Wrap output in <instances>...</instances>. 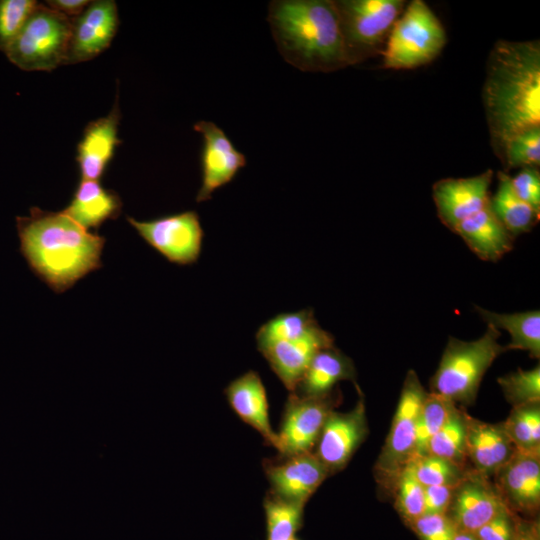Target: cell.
Segmentation results:
<instances>
[{"label":"cell","instance_id":"37","mask_svg":"<svg viewBox=\"0 0 540 540\" xmlns=\"http://www.w3.org/2000/svg\"><path fill=\"white\" fill-rule=\"evenodd\" d=\"M409 524L421 540H454L458 531L448 514H423Z\"/></svg>","mask_w":540,"mask_h":540},{"label":"cell","instance_id":"12","mask_svg":"<svg viewBox=\"0 0 540 540\" xmlns=\"http://www.w3.org/2000/svg\"><path fill=\"white\" fill-rule=\"evenodd\" d=\"M367 433L365 405L361 396L351 411H332L329 414L313 453L332 474L347 465Z\"/></svg>","mask_w":540,"mask_h":540},{"label":"cell","instance_id":"2","mask_svg":"<svg viewBox=\"0 0 540 540\" xmlns=\"http://www.w3.org/2000/svg\"><path fill=\"white\" fill-rule=\"evenodd\" d=\"M19 251L30 270L55 293H63L102 267L105 238L85 230L63 212L31 207L16 217Z\"/></svg>","mask_w":540,"mask_h":540},{"label":"cell","instance_id":"4","mask_svg":"<svg viewBox=\"0 0 540 540\" xmlns=\"http://www.w3.org/2000/svg\"><path fill=\"white\" fill-rule=\"evenodd\" d=\"M500 330L487 325L485 333L473 341L449 337L439 366L431 378V392L455 404H472L482 378L506 347L498 340Z\"/></svg>","mask_w":540,"mask_h":540},{"label":"cell","instance_id":"22","mask_svg":"<svg viewBox=\"0 0 540 540\" xmlns=\"http://www.w3.org/2000/svg\"><path fill=\"white\" fill-rule=\"evenodd\" d=\"M454 232L484 261L496 262L513 248L514 237L496 218L489 205L462 221Z\"/></svg>","mask_w":540,"mask_h":540},{"label":"cell","instance_id":"36","mask_svg":"<svg viewBox=\"0 0 540 540\" xmlns=\"http://www.w3.org/2000/svg\"><path fill=\"white\" fill-rule=\"evenodd\" d=\"M35 0H0V51L5 53L36 8Z\"/></svg>","mask_w":540,"mask_h":540},{"label":"cell","instance_id":"34","mask_svg":"<svg viewBox=\"0 0 540 540\" xmlns=\"http://www.w3.org/2000/svg\"><path fill=\"white\" fill-rule=\"evenodd\" d=\"M504 397L512 407L540 401V367L518 369L498 378Z\"/></svg>","mask_w":540,"mask_h":540},{"label":"cell","instance_id":"25","mask_svg":"<svg viewBox=\"0 0 540 540\" xmlns=\"http://www.w3.org/2000/svg\"><path fill=\"white\" fill-rule=\"evenodd\" d=\"M481 319L498 330H506L510 342L506 350L517 349L527 351L533 358L540 357V311H524L517 313H497L475 306Z\"/></svg>","mask_w":540,"mask_h":540},{"label":"cell","instance_id":"3","mask_svg":"<svg viewBox=\"0 0 540 540\" xmlns=\"http://www.w3.org/2000/svg\"><path fill=\"white\" fill-rule=\"evenodd\" d=\"M267 21L284 60L304 72H333L348 65L333 0H273Z\"/></svg>","mask_w":540,"mask_h":540},{"label":"cell","instance_id":"1","mask_svg":"<svg viewBox=\"0 0 540 540\" xmlns=\"http://www.w3.org/2000/svg\"><path fill=\"white\" fill-rule=\"evenodd\" d=\"M490 143L502 161L507 142L540 127V42L498 40L482 90Z\"/></svg>","mask_w":540,"mask_h":540},{"label":"cell","instance_id":"8","mask_svg":"<svg viewBox=\"0 0 540 540\" xmlns=\"http://www.w3.org/2000/svg\"><path fill=\"white\" fill-rule=\"evenodd\" d=\"M428 392L415 371L407 372L389 434L375 464L379 480L391 485L414 454L418 415Z\"/></svg>","mask_w":540,"mask_h":540},{"label":"cell","instance_id":"24","mask_svg":"<svg viewBox=\"0 0 540 540\" xmlns=\"http://www.w3.org/2000/svg\"><path fill=\"white\" fill-rule=\"evenodd\" d=\"M355 377L353 361L333 345L317 352L292 393L306 397L324 396L331 393L338 382H355Z\"/></svg>","mask_w":540,"mask_h":540},{"label":"cell","instance_id":"13","mask_svg":"<svg viewBox=\"0 0 540 540\" xmlns=\"http://www.w3.org/2000/svg\"><path fill=\"white\" fill-rule=\"evenodd\" d=\"M71 23L65 65L89 61L110 46L119 25L117 4L113 0L91 1Z\"/></svg>","mask_w":540,"mask_h":540},{"label":"cell","instance_id":"29","mask_svg":"<svg viewBox=\"0 0 540 540\" xmlns=\"http://www.w3.org/2000/svg\"><path fill=\"white\" fill-rule=\"evenodd\" d=\"M267 540H290L303 525V505L285 500L271 491L264 499Z\"/></svg>","mask_w":540,"mask_h":540},{"label":"cell","instance_id":"14","mask_svg":"<svg viewBox=\"0 0 540 540\" xmlns=\"http://www.w3.org/2000/svg\"><path fill=\"white\" fill-rule=\"evenodd\" d=\"M491 169L466 178H445L433 184L432 197L440 221L454 232L467 218L489 205Z\"/></svg>","mask_w":540,"mask_h":540},{"label":"cell","instance_id":"28","mask_svg":"<svg viewBox=\"0 0 540 540\" xmlns=\"http://www.w3.org/2000/svg\"><path fill=\"white\" fill-rule=\"evenodd\" d=\"M318 325L312 309L280 313L257 330L255 335L257 349L273 343L300 337Z\"/></svg>","mask_w":540,"mask_h":540},{"label":"cell","instance_id":"7","mask_svg":"<svg viewBox=\"0 0 540 540\" xmlns=\"http://www.w3.org/2000/svg\"><path fill=\"white\" fill-rule=\"evenodd\" d=\"M71 24V18L38 3L4 54L21 70L52 71L65 65Z\"/></svg>","mask_w":540,"mask_h":540},{"label":"cell","instance_id":"26","mask_svg":"<svg viewBox=\"0 0 540 540\" xmlns=\"http://www.w3.org/2000/svg\"><path fill=\"white\" fill-rule=\"evenodd\" d=\"M497 179V190L489 200L493 214L513 237L530 231L539 220V213L515 194L506 172L499 171Z\"/></svg>","mask_w":540,"mask_h":540},{"label":"cell","instance_id":"17","mask_svg":"<svg viewBox=\"0 0 540 540\" xmlns=\"http://www.w3.org/2000/svg\"><path fill=\"white\" fill-rule=\"evenodd\" d=\"M494 485L509 510L535 513L540 505V450L514 452L495 473Z\"/></svg>","mask_w":540,"mask_h":540},{"label":"cell","instance_id":"9","mask_svg":"<svg viewBox=\"0 0 540 540\" xmlns=\"http://www.w3.org/2000/svg\"><path fill=\"white\" fill-rule=\"evenodd\" d=\"M140 237L169 262L186 266L196 263L202 251L204 231L193 210L148 221L127 217Z\"/></svg>","mask_w":540,"mask_h":540},{"label":"cell","instance_id":"16","mask_svg":"<svg viewBox=\"0 0 540 540\" xmlns=\"http://www.w3.org/2000/svg\"><path fill=\"white\" fill-rule=\"evenodd\" d=\"M490 478L468 470L455 487L448 515L458 531L474 533L508 508Z\"/></svg>","mask_w":540,"mask_h":540},{"label":"cell","instance_id":"35","mask_svg":"<svg viewBox=\"0 0 540 540\" xmlns=\"http://www.w3.org/2000/svg\"><path fill=\"white\" fill-rule=\"evenodd\" d=\"M501 162L507 170L518 167H538L540 164V127L514 135L505 146Z\"/></svg>","mask_w":540,"mask_h":540},{"label":"cell","instance_id":"44","mask_svg":"<svg viewBox=\"0 0 540 540\" xmlns=\"http://www.w3.org/2000/svg\"><path fill=\"white\" fill-rule=\"evenodd\" d=\"M290 540H299V539H297L296 537H294V538H292V539H290Z\"/></svg>","mask_w":540,"mask_h":540},{"label":"cell","instance_id":"41","mask_svg":"<svg viewBox=\"0 0 540 540\" xmlns=\"http://www.w3.org/2000/svg\"><path fill=\"white\" fill-rule=\"evenodd\" d=\"M89 0H48L46 5L69 18L79 16L89 5Z\"/></svg>","mask_w":540,"mask_h":540},{"label":"cell","instance_id":"38","mask_svg":"<svg viewBox=\"0 0 540 540\" xmlns=\"http://www.w3.org/2000/svg\"><path fill=\"white\" fill-rule=\"evenodd\" d=\"M510 182L515 194L540 214V173L535 167H525Z\"/></svg>","mask_w":540,"mask_h":540},{"label":"cell","instance_id":"33","mask_svg":"<svg viewBox=\"0 0 540 540\" xmlns=\"http://www.w3.org/2000/svg\"><path fill=\"white\" fill-rule=\"evenodd\" d=\"M395 505L399 514L411 523L424 514V487L406 464L393 479Z\"/></svg>","mask_w":540,"mask_h":540},{"label":"cell","instance_id":"39","mask_svg":"<svg viewBox=\"0 0 540 540\" xmlns=\"http://www.w3.org/2000/svg\"><path fill=\"white\" fill-rule=\"evenodd\" d=\"M515 523L512 511L505 508L473 534L478 540H512Z\"/></svg>","mask_w":540,"mask_h":540},{"label":"cell","instance_id":"23","mask_svg":"<svg viewBox=\"0 0 540 540\" xmlns=\"http://www.w3.org/2000/svg\"><path fill=\"white\" fill-rule=\"evenodd\" d=\"M121 210L122 201L115 191L104 188L99 181L81 180L62 212L89 231L116 219Z\"/></svg>","mask_w":540,"mask_h":540},{"label":"cell","instance_id":"6","mask_svg":"<svg viewBox=\"0 0 540 540\" xmlns=\"http://www.w3.org/2000/svg\"><path fill=\"white\" fill-rule=\"evenodd\" d=\"M348 65L382 54L403 0L334 1Z\"/></svg>","mask_w":540,"mask_h":540},{"label":"cell","instance_id":"27","mask_svg":"<svg viewBox=\"0 0 540 540\" xmlns=\"http://www.w3.org/2000/svg\"><path fill=\"white\" fill-rule=\"evenodd\" d=\"M469 416L457 406L433 436L428 445V454L441 457L465 467L466 438Z\"/></svg>","mask_w":540,"mask_h":540},{"label":"cell","instance_id":"11","mask_svg":"<svg viewBox=\"0 0 540 540\" xmlns=\"http://www.w3.org/2000/svg\"><path fill=\"white\" fill-rule=\"evenodd\" d=\"M194 130L202 135L201 187L196 202L212 198L219 188L230 183L246 166V156L240 152L223 129L211 121H198Z\"/></svg>","mask_w":540,"mask_h":540},{"label":"cell","instance_id":"5","mask_svg":"<svg viewBox=\"0 0 540 540\" xmlns=\"http://www.w3.org/2000/svg\"><path fill=\"white\" fill-rule=\"evenodd\" d=\"M447 42L445 29L423 0L406 4L394 23L382 52L383 67L407 70L435 60Z\"/></svg>","mask_w":540,"mask_h":540},{"label":"cell","instance_id":"19","mask_svg":"<svg viewBox=\"0 0 540 540\" xmlns=\"http://www.w3.org/2000/svg\"><path fill=\"white\" fill-rule=\"evenodd\" d=\"M120 109L116 99L108 115L90 122L77 146L76 161L81 180L99 181L114 156L117 146Z\"/></svg>","mask_w":540,"mask_h":540},{"label":"cell","instance_id":"10","mask_svg":"<svg viewBox=\"0 0 540 540\" xmlns=\"http://www.w3.org/2000/svg\"><path fill=\"white\" fill-rule=\"evenodd\" d=\"M338 400L333 392L319 397L290 393L279 435L280 455L313 452L321 430Z\"/></svg>","mask_w":540,"mask_h":540},{"label":"cell","instance_id":"42","mask_svg":"<svg viewBox=\"0 0 540 540\" xmlns=\"http://www.w3.org/2000/svg\"><path fill=\"white\" fill-rule=\"evenodd\" d=\"M512 540H540L539 523L536 521L516 520Z\"/></svg>","mask_w":540,"mask_h":540},{"label":"cell","instance_id":"21","mask_svg":"<svg viewBox=\"0 0 540 540\" xmlns=\"http://www.w3.org/2000/svg\"><path fill=\"white\" fill-rule=\"evenodd\" d=\"M515 451L502 422L491 424L469 417L466 457L473 471L486 478L493 477Z\"/></svg>","mask_w":540,"mask_h":540},{"label":"cell","instance_id":"32","mask_svg":"<svg viewBox=\"0 0 540 540\" xmlns=\"http://www.w3.org/2000/svg\"><path fill=\"white\" fill-rule=\"evenodd\" d=\"M407 464L423 487L457 486L468 472L465 467L430 454L415 456Z\"/></svg>","mask_w":540,"mask_h":540},{"label":"cell","instance_id":"18","mask_svg":"<svg viewBox=\"0 0 540 540\" xmlns=\"http://www.w3.org/2000/svg\"><path fill=\"white\" fill-rule=\"evenodd\" d=\"M333 345V336L318 324L300 337L273 343L259 351L292 393L317 352Z\"/></svg>","mask_w":540,"mask_h":540},{"label":"cell","instance_id":"30","mask_svg":"<svg viewBox=\"0 0 540 540\" xmlns=\"http://www.w3.org/2000/svg\"><path fill=\"white\" fill-rule=\"evenodd\" d=\"M502 423L517 450H540V401L513 407Z\"/></svg>","mask_w":540,"mask_h":540},{"label":"cell","instance_id":"15","mask_svg":"<svg viewBox=\"0 0 540 540\" xmlns=\"http://www.w3.org/2000/svg\"><path fill=\"white\" fill-rule=\"evenodd\" d=\"M263 468L272 493L303 506L330 475L313 452L280 455L265 460Z\"/></svg>","mask_w":540,"mask_h":540},{"label":"cell","instance_id":"31","mask_svg":"<svg viewBox=\"0 0 540 540\" xmlns=\"http://www.w3.org/2000/svg\"><path fill=\"white\" fill-rule=\"evenodd\" d=\"M456 406L457 404L443 396L427 393L418 415L413 457L428 454L430 440Z\"/></svg>","mask_w":540,"mask_h":540},{"label":"cell","instance_id":"20","mask_svg":"<svg viewBox=\"0 0 540 540\" xmlns=\"http://www.w3.org/2000/svg\"><path fill=\"white\" fill-rule=\"evenodd\" d=\"M224 394L235 413L280 453L279 435L271 428L267 393L259 374L253 370L245 372L227 385Z\"/></svg>","mask_w":540,"mask_h":540},{"label":"cell","instance_id":"43","mask_svg":"<svg viewBox=\"0 0 540 540\" xmlns=\"http://www.w3.org/2000/svg\"><path fill=\"white\" fill-rule=\"evenodd\" d=\"M454 540H478L473 533L457 531Z\"/></svg>","mask_w":540,"mask_h":540},{"label":"cell","instance_id":"40","mask_svg":"<svg viewBox=\"0 0 540 540\" xmlns=\"http://www.w3.org/2000/svg\"><path fill=\"white\" fill-rule=\"evenodd\" d=\"M456 486L424 487V514H447Z\"/></svg>","mask_w":540,"mask_h":540}]
</instances>
